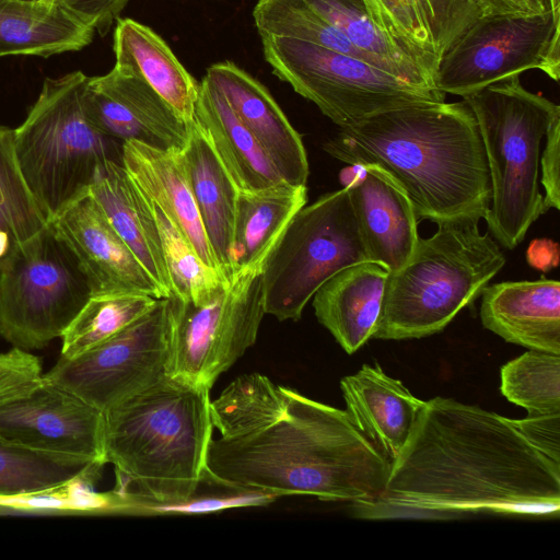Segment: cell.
Here are the masks:
<instances>
[{
	"mask_svg": "<svg viewBox=\"0 0 560 560\" xmlns=\"http://www.w3.org/2000/svg\"><path fill=\"white\" fill-rule=\"evenodd\" d=\"M0 435L57 454L104 460V413L74 394L44 381L0 405Z\"/></svg>",
	"mask_w": 560,
	"mask_h": 560,
	"instance_id": "14",
	"label": "cell"
},
{
	"mask_svg": "<svg viewBox=\"0 0 560 560\" xmlns=\"http://www.w3.org/2000/svg\"><path fill=\"white\" fill-rule=\"evenodd\" d=\"M101 36L106 35L129 0H57Z\"/></svg>",
	"mask_w": 560,
	"mask_h": 560,
	"instance_id": "42",
	"label": "cell"
},
{
	"mask_svg": "<svg viewBox=\"0 0 560 560\" xmlns=\"http://www.w3.org/2000/svg\"><path fill=\"white\" fill-rule=\"evenodd\" d=\"M307 202L306 186L287 182L255 190L238 191L231 249V280L261 271L285 229Z\"/></svg>",
	"mask_w": 560,
	"mask_h": 560,
	"instance_id": "26",
	"label": "cell"
},
{
	"mask_svg": "<svg viewBox=\"0 0 560 560\" xmlns=\"http://www.w3.org/2000/svg\"><path fill=\"white\" fill-rule=\"evenodd\" d=\"M81 71L47 78L24 121L13 129L15 156L47 222L89 192L100 168L122 164V142L90 120Z\"/></svg>",
	"mask_w": 560,
	"mask_h": 560,
	"instance_id": "6",
	"label": "cell"
},
{
	"mask_svg": "<svg viewBox=\"0 0 560 560\" xmlns=\"http://www.w3.org/2000/svg\"><path fill=\"white\" fill-rule=\"evenodd\" d=\"M167 300L85 352L59 357L42 375L102 412L167 376Z\"/></svg>",
	"mask_w": 560,
	"mask_h": 560,
	"instance_id": "13",
	"label": "cell"
},
{
	"mask_svg": "<svg viewBox=\"0 0 560 560\" xmlns=\"http://www.w3.org/2000/svg\"><path fill=\"white\" fill-rule=\"evenodd\" d=\"M345 186L370 260L398 270L411 256L419 235L410 200L380 166L359 165Z\"/></svg>",
	"mask_w": 560,
	"mask_h": 560,
	"instance_id": "19",
	"label": "cell"
},
{
	"mask_svg": "<svg viewBox=\"0 0 560 560\" xmlns=\"http://www.w3.org/2000/svg\"><path fill=\"white\" fill-rule=\"evenodd\" d=\"M534 69L559 81L560 18L550 9L480 18L445 52L434 85L464 98Z\"/></svg>",
	"mask_w": 560,
	"mask_h": 560,
	"instance_id": "12",
	"label": "cell"
},
{
	"mask_svg": "<svg viewBox=\"0 0 560 560\" xmlns=\"http://www.w3.org/2000/svg\"><path fill=\"white\" fill-rule=\"evenodd\" d=\"M261 271L234 277L210 301L168 296L167 375L210 389L252 347L265 314Z\"/></svg>",
	"mask_w": 560,
	"mask_h": 560,
	"instance_id": "11",
	"label": "cell"
},
{
	"mask_svg": "<svg viewBox=\"0 0 560 560\" xmlns=\"http://www.w3.org/2000/svg\"><path fill=\"white\" fill-rule=\"evenodd\" d=\"M341 32L372 63L406 81L435 86L425 71L395 45L371 19L362 0H306Z\"/></svg>",
	"mask_w": 560,
	"mask_h": 560,
	"instance_id": "30",
	"label": "cell"
},
{
	"mask_svg": "<svg viewBox=\"0 0 560 560\" xmlns=\"http://www.w3.org/2000/svg\"><path fill=\"white\" fill-rule=\"evenodd\" d=\"M122 166L139 189L188 240L203 262L221 277L185 171L182 150H162L126 141Z\"/></svg>",
	"mask_w": 560,
	"mask_h": 560,
	"instance_id": "22",
	"label": "cell"
},
{
	"mask_svg": "<svg viewBox=\"0 0 560 560\" xmlns=\"http://www.w3.org/2000/svg\"><path fill=\"white\" fill-rule=\"evenodd\" d=\"M149 202L162 243L171 295L197 304L210 301L229 284L221 279L215 270L203 262L188 240L161 208L150 199Z\"/></svg>",
	"mask_w": 560,
	"mask_h": 560,
	"instance_id": "37",
	"label": "cell"
},
{
	"mask_svg": "<svg viewBox=\"0 0 560 560\" xmlns=\"http://www.w3.org/2000/svg\"><path fill=\"white\" fill-rule=\"evenodd\" d=\"M115 66L140 77L187 124L194 121L198 82L150 27L131 19L116 21Z\"/></svg>",
	"mask_w": 560,
	"mask_h": 560,
	"instance_id": "27",
	"label": "cell"
},
{
	"mask_svg": "<svg viewBox=\"0 0 560 560\" xmlns=\"http://www.w3.org/2000/svg\"><path fill=\"white\" fill-rule=\"evenodd\" d=\"M278 498L276 494L258 491H233L220 497L195 498L170 503L143 501L135 495L127 514H205L234 508L266 505Z\"/></svg>",
	"mask_w": 560,
	"mask_h": 560,
	"instance_id": "38",
	"label": "cell"
},
{
	"mask_svg": "<svg viewBox=\"0 0 560 560\" xmlns=\"http://www.w3.org/2000/svg\"><path fill=\"white\" fill-rule=\"evenodd\" d=\"M482 16L540 13L550 9L548 0H477Z\"/></svg>",
	"mask_w": 560,
	"mask_h": 560,
	"instance_id": "43",
	"label": "cell"
},
{
	"mask_svg": "<svg viewBox=\"0 0 560 560\" xmlns=\"http://www.w3.org/2000/svg\"><path fill=\"white\" fill-rule=\"evenodd\" d=\"M526 440L560 464V412L528 415L512 419Z\"/></svg>",
	"mask_w": 560,
	"mask_h": 560,
	"instance_id": "41",
	"label": "cell"
},
{
	"mask_svg": "<svg viewBox=\"0 0 560 560\" xmlns=\"http://www.w3.org/2000/svg\"><path fill=\"white\" fill-rule=\"evenodd\" d=\"M368 520L560 514V464L512 419L453 398L425 400L384 491L352 504Z\"/></svg>",
	"mask_w": 560,
	"mask_h": 560,
	"instance_id": "2",
	"label": "cell"
},
{
	"mask_svg": "<svg viewBox=\"0 0 560 560\" xmlns=\"http://www.w3.org/2000/svg\"><path fill=\"white\" fill-rule=\"evenodd\" d=\"M206 477L233 491L370 503L392 463L346 410L276 385L259 373L235 378L210 401Z\"/></svg>",
	"mask_w": 560,
	"mask_h": 560,
	"instance_id": "1",
	"label": "cell"
},
{
	"mask_svg": "<svg viewBox=\"0 0 560 560\" xmlns=\"http://www.w3.org/2000/svg\"><path fill=\"white\" fill-rule=\"evenodd\" d=\"M194 122L238 191L260 190L284 182L259 142L206 77L200 81Z\"/></svg>",
	"mask_w": 560,
	"mask_h": 560,
	"instance_id": "25",
	"label": "cell"
},
{
	"mask_svg": "<svg viewBox=\"0 0 560 560\" xmlns=\"http://www.w3.org/2000/svg\"><path fill=\"white\" fill-rule=\"evenodd\" d=\"M477 219L436 224L389 273L373 338L407 340L442 331L505 265L499 243Z\"/></svg>",
	"mask_w": 560,
	"mask_h": 560,
	"instance_id": "5",
	"label": "cell"
},
{
	"mask_svg": "<svg viewBox=\"0 0 560 560\" xmlns=\"http://www.w3.org/2000/svg\"><path fill=\"white\" fill-rule=\"evenodd\" d=\"M388 276L386 267L365 260L336 272L313 295L317 320L348 354L373 338Z\"/></svg>",
	"mask_w": 560,
	"mask_h": 560,
	"instance_id": "23",
	"label": "cell"
},
{
	"mask_svg": "<svg viewBox=\"0 0 560 560\" xmlns=\"http://www.w3.org/2000/svg\"><path fill=\"white\" fill-rule=\"evenodd\" d=\"M48 223L74 255L91 296L143 294L163 299L90 192Z\"/></svg>",
	"mask_w": 560,
	"mask_h": 560,
	"instance_id": "16",
	"label": "cell"
},
{
	"mask_svg": "<svg viewBox=\"0 0 560 560\" xmlns=\"http://www.w3.org/2000/svg\"><path fill=\"white\" fill-rule=\"evenodd\" d=\"M546 142L540 156V183L545 189L542 208L545 213L555 208L560 209V116L556 117L546 132Z\"/></svg>",
	"mask_w": 560,
	"mask_h": 560,
	"instance_id": "40",
	"label": "cell"
},
{
	"mask_svg": "<svg viewBox=\"0 0 560 560\" xmlns=\"http://www.w3.org/2000/svg\"><path fill=\"white\" fill-rule=\"evenodd\" d=\"M209 390L167 375L103 412L116 490L159 503L196 494L212 439Z\"/></svg>",
	"mask_w": 560,
	"mask_h": 560,
	"instance_id": "4",
	"label": "cell"
},
{
	"mask_svg": "<svg viewBox=\"0 0 560 560\" xmlns=\"http://www.w3.org/2000/svg\"><path fill=\"white\" fill-rule=\"evenodd\" d=\"M90 298L74 255L48 223L0 264V336L14 348L43 349Z\"/></svg>",
	"mask_w": 560,
	"mask_h": 560,
	"instance_id": "10",
	"label": "cell"
},
{
	"mask_svg": "<svg viewBox=\"0 0 560 560\" xmlns=\"http://www.w3.org/2000/svg\"><path fill=\"white\" fill-rule=\"evenodd\" d=\"M182 156L207 238L221 277L229 284L238 189L195 122Z\"/></svg>",
	"mask_w": 560,
	"mask_h": 560,
	"instance_id": "29",
	"label": "cell"
},
{
	"mask_svg": "<svg viewBox=\"0 0 560 560\" xmlns=\"http://www.w3.org/2000/svg\"><path fill=\"white\" fill-rule=\"evenodd\" d=\"M206 78L256 138L282 179L306 186L310 167L302 138L268 89L232 61L211 65Z\"/></svg>",
	"mask_w": 560,
	"mask_h": 560,
	"instance_id": "17",
	"label": "cell"
},
{
	"mask_svg": "<svg viewBox=\"0 0 560 560\" xmlns=\"http://www.w3.org/2000/svg\"><path fill=\"white\" fill-rule=\"evenodd\" d=\"M482 326L508 342L560 354V282L502 281L483 288Z\"/></svg>",
	"mask_w": 560,
	"mask_h": 560,
	"instance_id": "20",
	"label": "cell"
},
{
	"mask_svg": "<svg viewBox=\"0 0 560 560\" xmlns=\"http://www.w3.org/2000/svg\"><path fill=\"white\" fill-rule=\"evenodd\" d=\"M260 38L273 74L339 128L389 109L445 101L435 86L406 81L359 58L292 38Z\"/></svg>",
	"mask_w": 560,
	"mask_h": 560,
	"instance_id": "8",
	"label": "cell"
},
{
	"mask_svg": "<svg viewBox=\"0 0 560 560\" xmlns=\"http://www.w3.org/2000/svg\"><path fill=\"white\" fill-rule=\"evenodd\" d=\"M346 411L359 430L393 463L407 444L424 400L377 364H363L340 381Z\"/></svg>",
	"mask_w": 560,
	"mask_h": 560,
	"instance_id": "21",
	"label": "cell"
},
{
	"mask_svg": "<svg viewBox=\"0 0 560 560\" xmlns=\"http://www.w3.org/2000/svg\"><path fill=\"white\" fill-rule=\"evenodd\" d=\"M371 19L433 80L452 45L480 18L477 0H362Z\"/></svg>",
	"mask_w": 560,
	"mask_h": 560,
	"instance_id": "18",
	"label": "cell"
},
{
	"mask_svg": "<svg viewBox=\"0 0 560 560\" xmlns=\"http://www.w3.org/2000/svg\"><path fill=\"white\" fill-rule=\"evenodd\" d=\"M42 364L28 351L14 348L0 354V405L27 394L42 380Z\"/></svg>",
	"mask_w": 560,
	"mask_h": 560,
	"instance_id": "39",
	"label": "cell"
},
{
	"mask_svg": "<svg viewBox=\"0 0 560 560\" xmlns=\"http://www.w3.org/2000/svg\"><path fill=\"white\" fill-rule=\"evenodd\" d=\"M559 244L550 238H534L526 249L527 264L541 272L559 266Z\"/></svg>",
	"mask_w": 560,
	"mask_h": 560,
	"instance_id": "44",
	"label": "cell"
},
{
	"mask_svg": "<svg viewBox=\"0 0 560 560\" xmlns=\"http://www.w3.org/2000/svg\"><path fill=\"white\" fill-rule=\"evenodd\" d=\"M83 105L92 124L120 142L138 141L162 150H183L190 125L140 77L114 66L106 74L88 77Z\"/></svg>",
	"mask_w": 560,
	"mask_h": 560,
	"instance_id": "15",
	"label": "cell"
},
{
	"mask_svg": "<svg viewBox=\"0 0 560 560\" xmlns=\"http://www.w3.org/2000/svg\"><path fill=\"white\" fill-rule=\"evenodd\" d=\"M253 18L260 37L306 42L372 63L368 55L329 24L306 0H258Z\"/></svg>",
	"mask_w": 560,
	"mask_h": 560,
	"instance_id": "34",
	"label": "cell"
},
{
	"mask_svg": "<svg viewBox=\"0 0 560 560\" xmlns=\"http://www.w3.org/2000/svg\"><path fill=\"white\" fill-rule=\"evenodd\" d=\"M47 224L20 171L13 129L0 125V264Z\"/></svg>",
	"mask_w": 560,
	"mask_h": 560,
	"instance_id": "32",
	"label": "cell"
},
{
	"mask_svg": "<svg viewBox=\"0 0 560 560\" xmlns=\"http://www.w3.org/2000/svg\"><path fill=\"white\" fill-rule=\"evenodd\" d=\"M156 301L143 294L91 296L60 337L59 357L71 359L97 346L151 310Z\"/></svg>",
	"mask_w": 560,
	"mask_h": 560,
	"instance_id": "35",
	"label": "cell"
},
{
	"mask_svg": "<svg viewBox=\"0 0 560 560\" xmlns=\"http://www.w3.org/2000/svg\"><path fill=\"white\" fill-rule=\"evenodd\" d=\"M89 192L156 284L162 298H168L170 278L148 197L133 183L122 164L115 162L100 168Z\"/></svg>",
	"mask_w": 560,
	"mask_h": 560,
	"instance_id": "24",
	"label": "cell"
},
{
	"mask_svg": "<svg viewBox=\"0 0 560 560\" xmlns=\"http://www.w3.org/2000/svg\"><path fill=\"white\" fill-rule=\"evenodd\" d=\"M502 395L528 415L560 412V354L528 350L500 372Z\"/></svg>",
	"mask_w": 560,
	"mask_h": 560,
	"instance_id": "36",
	"label": "cell"
},
{
	"mask_svg": "<svg viewBox=\"0 0 560 560\" xmlns=\"http://www.w3.org/2000/svg\"><path fill=\"white\" fill-rule=\"evenodd\" d=\"M550 10L556 16H560V0H548Z\"/></svg>",
	"mask_w": 560,
	"mask_h": 560,
	"instance_id": "45",
	"label": "cell"
},
{
	"mask_svg": "<svg viewBox=\"0 0 560 560\" xmlns=\"http://www.w3.org/2000/svg\"><path fill=\"white\" fill-rule=\"evenodd\" d=\"M94 35L57 0H0V57L77 51Z\"/></svg>",
	"mask_w": 560,
	"mask_h": 560,
	"instance_id": "28",
	"label": "cell"
},
{
	"mask_svg": "<svg viewBox=\"0 0 560 560\" xmlns=\"http://www.w3.org/2000/svg\"><path fill=\"white\" fill-rule=\"evenodd\" d=\"M103 466L92 463L71 480L44 491L0 497V508L4 514H125L128 492L94 490Z\"/></svg>",
	"mask_w": 560,
	"mask_h": 560,
	"instance_id": "31",
	"label": "cell"
},
{
	"mask_svg": "<svg viewBox=\"0 0 560 560\" xmlns=\"http://www.w3.org/2000/svg\"><path fill=\"white\" fill-rule=\"evenodd\" d=\"M370 260L346 186L293 217L261 272L265 314L299 320L317 289L341 269Z\"/></svg>",
	"mask_w": 560,
	"mask_h": 560,
	"instance_id": "9",
	"label": "cell"
},
{
	"mask_svg": "<svg viewBox=\"0 0 560 560\" xmlns=\"http://www.w3.org/2000/svg\"><path fill=\"white\" fill-rule=\"evenodd\" d=\"M324 150L350 165L375 164L406 192L418 221L485 219L491 182L470 106L424 103L372 115L340 128Z\"/></svg>",
	"mask_w": 560,
	"mask_h": 560,
	"instance_id": "3",
	"label": "cell"
},
{
	"mask_svg": "<svg viewBox=\"0 0 560 560\" xmlns=\"http://www.w3.org/2000/svg\"><path fill=\"white\" fill-rule=\"evenodd\" d=\"M463 100L476 117L490 173L491 201L483 220L490 235L512 250L545 213L539 155L549 125L560 116V106L526 90L520 75Z\"/></svg>",
	"mask_w": 560,
	"mask_h": 560,
	"instance_id": "7",
	"label": "cell"
},
{
	"mask_svg": "<svg viewBox=\"0 0 560 560\" xmlns=\"http://www.w3.org/2000/svg\"><path fill=\"white\" fill-rule=\"evenodd\" d=\"M92 463L100 462L34 450L0 435V497L30 494L60 486Z\"/></svg>",
	"mask_w": 560,
	"mask_h": 560,
	"instance_id": "33",
	"label": "cell"
}]
</instances>
